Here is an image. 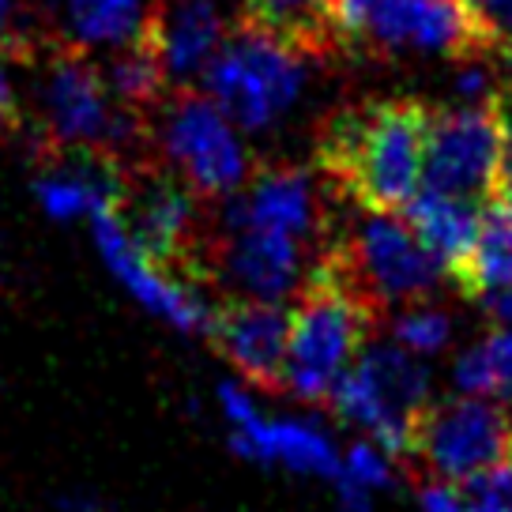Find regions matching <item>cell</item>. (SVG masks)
Instances as JSON below:
<instances>
[{
    "mask_svg": "<svg viewBox=\"0 0 512 512\" xmlns=\"http://www.w3.org/2000/svg\"><path fill=\"white\" fill-rule=\"evenodd\" d=\"M430 102L373 98L328 113L317 128L313 159L328 189L362 211L400 215L422 189Z\"/></svg>",
    "mask_w": 512,
    "mask_h": 512,
    "instance_id": "1",
    "label": "cell"
},
{
    "mask_svg": "<svg viewBox=\"0 0 512 512\" xmlns=\"http://www.w3.org/2000/svg\"><path fill=\"white\" fill-rule=\"evenodd\" d=\"M27 121L34 128L38 159L64 151H95L117 162L155 159L151 117L113 98L102 76V61H95V53L87 49L49 42Z\"/></svg>",
    "mask_w": 512,
    "mask_h": 512,
    "instance_id": "2",
    "label": "cell"
},
{
    "mask_svg": "<svg viewBox=\"0 0 512 512\" xmlns=\"http://www.w3.org/2000/svg\"><path fill=\"white\" fill-rule=\"evenodd\" d=\"M328 31L354 61L433 53L467 64L509 53L497 19L471 0H328Z\"/></svg>",
    "mask_w": 512,
    "mask_h": 512,
    "instance_id": "3",
    "label": "cell"
},
{
    "mask_svg": "<svg viewBox=\"0 0 512 512\" xmlns=\"http://www.w3.org/2000/svg\"><path fill=\"white\" fill-rule=\"evenodd\" d=\"M381 328V305L358 287L336 238L324 245L298 287L287 328V392L324 403Z\"/></svg>",
    "mask_w": 512,
    "mask_h": 512,
    "instance_id": "4",
    "label": "cell"
},
{
    "mask_svg": "<svg viewBox=\"0 0 512 512\" xmlns=\"http://www.w3.org/2000/svg\"><path fill=\"white\" fill-rule=\"evenodd\" d=\"M196 87L226 113L230 125L256 132L275 125L298 102L305 87V57L241 16L204 64Z\"/></svg>",
    "mask_w": 512,
    "mask_h": 512,
    "instance_id": "5",
    "label": "cell"
},
{
    "mask_svg": "<svg viewBox=\"0 0 512 512\" xmlns=\"http://www.w3.org/2000/svg\"><path fill=\"white\" fill-rule=\"evenodd\" d=\"M204 200L159 159L136 162L117 196V219L140 253L189 287L208 283V230Z\"/></svg>",
    "mask_w": 512,
    "mask_h": 512,
    "instance_id": "6",
    "label": "cell"
},
{
    "mask_svg": "<svg viewBox=\"0 0 512 512\" xmlns=\"http://www.w3.org/2000/svg\"><path fill=\"white\" fill-rule=\"evenodd\" d=\"M151 151L204 204H223L253 170L234 125L196 83L170 87L166 102L151 117Z\"/></svg>",
    "mask_w": 512,
    "mask_h": 512,
    "instance_id": "7",
    "label": "cell"
},
{
    "mask_svg": "<svg viewBox=\"0 0 512 512\" xmlns=\"http://www.w3.org/2000/svg\"><path fill=\"white\" fill-rule=\"evenodd\" d=\"M430 403V373L403 347H366L351 362L328 396V407L343 422L362 426L377 448L392 460H407L411 430Z\"/></svg>",
    "mask_w": 512,
    "mask_h": 512,
    "instance_id": "8",
    "label": "cell"
},
{
    "mask_svg": "<svg viewBox=\"0 0 512 512\" xmlns=\"http://www.w3.org/2000/svg\"><path fill=\"white\" fill-rule=\"evenodd\" d=\"M512 456V411L509 403L456 396L426 403L411 430L407 464H415L426 482L460 486L471 475Z\"/></svg>",
    "mask_w": 512,
    "mask_h": 512,
    "instance_id": "9",
    "label": "cell"
},
{
    "mask_svg": "<svg viewBox=\"0 0 512 512\" xmlns=\"http://www.w3.org/2000/svg\"><path fill=\"white\" fill-rule=\"evenodd\" d=\"M497 128L494 95L471 106H430L426 151H422V189L494 200L497 177Z\"/></svg>",
    "mask_w": 512,
    "mask_h": 512,
    "instance_id": "10",
    "label": "cell"
},
{
    "mask_svg": "<svg viewBox=\"0 0 512 512\" xmlns=\"http://www.w3.org/2000/svg\"><path fill=\"white\" fill-rule=\"evenodd\" d=\"M336 245L358 287L381 309L388 302H422L445 275L441 260L418 241L403 215L366 211V219H358L347 238H336Z\"/></svg>",
    "mask_w": 512,
    "mask_h": 512,
    "instance_id": "11",
    "label": "cell"
},
{
    "mask_svg": "<svg viewBox=\"0 0 512 512\" xmlns=\"http://www.w3.org/2000/svg\"><path fill=\"white\" fill-rule=\"evenodd\" d=\"M219 226H264L317 249L332 245V211L320 181L294 162H256L245 185L223 200Z\"/></svg>",
    "mask_w": 512,
    "mask_h": 512,
    "instance_id": "12",
    "label": "cell"
},
{
    "mask_svg": "<svg viewBox=\"0 0 512 512\" xmlns=\"http://www.w3.org/2000/svg\"><path fill=\"white\" fill-rule=\"evenodd\" d=\"M290 313L272 298H226L211 313L208 339L256 392H287Z\"/></svg>",
    "mask_w": 512,
    "mask_h": 512,
    "instance_id": "13",
    "label": "cell"
},
{
    "mask_svg": "<svg viewBox=\"0 0 512 512\" xmlns=\"http://www.w3.org/2000/svg\"><path fill=\"white\" fill-rule=\"evenodd\" d=\"M223 411L234 426L230 445L238 456L256 460V464H279L290 467L298 475H317V479L336 482L343 471V456H339L332 441L317 430V426H305V422H268V418L256 411V403L249 400V392H241L238 384H223L219 392Z\"/></svg>",
    "mask_w": 512,
    "mask_h": 512,
    "instance_id": "14",
    "label": "cell"
},
{
    "mask_svg": "<svg viewBox=\"0 0 512 512\" xmlns=\"http://www.w3.org/2000/svg\"><path fill=\"white\" fill-rule=\"evenodd\" d=\"M91 226H95L98 253L106 256V264L113 268V275L125 283L147 309H155L159 317H166L181 332H208L211 313L215 305L204 302L200 287H189L174 275H166L162 268H155L132 241H128L125 226L117 219L113 204L91 211Z\"/></svg>",
    "mask_w": 512,
    "mask_h": 512,
    "instance_id": "15",
    "label": "cell"
},
{
    "mask_svg": "<svg viewBox=\"0 0 512 512\" xmlns=\"http://www.w3.org/2000/svg\"><path fill=\"white\" fill-rule=\"evenodd\" d=\"M144 31L159 49L170 83L181 87L200 80L204 64L223 46L230 23L219 0H151Z\"/></svg>",
    "mask_w": 512,
    "mask_h": 512,
    "instance_id": "16",
    "label": "cell"
},
{
    "mask_svg": "<svg viewBox=\"0 0 512 512\" xmlns=\"http://www.w3.org/2000/svg\"><path fill=\"white\" fill-rule=\"evenodd\" d=\"M400 215L418 234V241L441 260L445 275L452 279V275L464 268V260L471 256V249H475L479 219H482V200L422 189Z\"/></svg>",
    "mask_w": 512,
    "mask_h": 512,
    "instance_id": "17",
    "label": "cell"
},
{
    "mask_svg": "<svg viewBox=\"0 0 512 512\" xmlns=\"http://www.w3.org/2000/svg\"><path fill=\"white\" fill-rule=\"evenodd\" d=\"M151 0H49V42L76 49H121L144 27Z\"/></svg>",
    "mask_w": 512,
    "mask_h": 512,
    "instance_id": "18",
    "label": "cell"
},
{
    "mask_svg": "<svg viewBox=\"0 0 512 512\" xmlns=\"http://www.w3.org/2000/svg\"><path fill=\"white\" fill-rule=\"evenodd\" d=\"M452 283L467 302H482L486 294L512 287V200L494 196L482 204L475 249Z\"/></svg>",
    "mask_w": 512,
    "mask_h": 512,
    "instance_id": "19",
    "label": "cell"
},
{
    "mask_svg": "<svg viewBox=\"0 0 512 512\" xmlns=\"http://www.w3.org/2000/svg\"><path fill=\"white\" fill-rule=\"evenodd\" d=\"M241 16L283 38L305 61H328L336 53L328 31V0H245Z\"/></svg>",
    "mask_w": 512,
    "mask_h": 512,
    "instance_id": "20",
    "label": "cell"
},
{
    "mask_svg": "<svg viewBox=\"0 0 512 512\" xmlns=\"http://www.w3.org/2000/svg\"><path fill=\"white\" fill-rule=\"evenodd\" d=\"M456 388L460 396H482V400L512 403V332L490 328L486 336L467 347L456 362Z\"/></svg>",
    "mask_w": 512,
    "mask_h": 512,
    "instance_id": "21",
    "label": "cell"
},
{
    "mask_svg": "<svg viewBox=\"0 0 512 512\" xmlns=\"http://www.w3.org/2000/svg\"><path fill=\"white\" fill-rule=\"evenodd\" d=\"M448 336H452V320L437 305H411V309H403L400 317L392 320V339L411 354L441 351Z\"/></svg>",
    "mask_w": 512,
    "mask_h": 512,
    "instance_id": "22",
    "label": "cell"
},
{
    "mask_svg": "<svg viewBox=\"0 0 512 512\" xmlns=\"http://www.w3.org/2000/svg\"><path fill=\"white\" fill-rule=\"evenodd\" d=\"M343 475L351 482H358V486H366L369 494L388 490L392 486V456L384 448L373 445V441H358L343 456Z\"/></svg>",
    "mask_w": 512,
    "mask_h": 512,
    "instance_id": "23",
    "label": "cell"
},
{
    "mask_svg": "<svg viewBox=\"0 0 512 512\" xmlns=\"http://www.w3.org/2000/svg\"><path fill=\"white\" fill-rule=\"evenodd\" d=\"M494 110H497V128H501L494 196H501V200H512V83H505V87H494Z\"/></svg>",
    "mask_w": 512,
    "mask_h": 512,
    "instance_id": "24",
    "label": "cell"
},
{
    "mask_svg": "<svg viewBox=\"0 0 512 512\" xmlns=\"http://www.w3.org/2000/svg\"><path fill=\"white\" fill-rule=\"evenodd\" d=\"M418 505H422V512H512V505L475 501L460 486H448V482H426L418 494Z\"/></svg>",
    "mask_w": 512,
    "mask_h": 512,
    "instance_id": "25",
    "label": "cell"
},
{
    "mask_svg": "<svg viewBox=\"0 0 512 512\" xmlns=\"http://www.w3.org/2000/svg\"><path fill=\"white\" fill-rule=\"evenodd\" d=\"M0 53H8L16 61H31L34 57L23 0H0Z\"/></svg>",
    "mask_w": 512,
    "mask_h": 512,
    "instance_id": "26",
    "label": "cell"
},
{
    "mask_svg": "<svg viewBox=\"0 0 512 512\" xmlns=\"http://www.w3.org/2000/svg\"><path fill=\"white\" fill-rule=\"evenodd\" d=\"M16 57L0 53V136H12L23 128L27 121V106H23V95H19V80H16Z\"/></svg>",
    "mask_w": 512,
    "mask_h": 512,
    "instance_id": "27",
    "label": "cell"
},
{
    "mask_svg": "<svg viewBox=\"0 0 512 512\" xmlns=\"http://www.w3.org/2000/svg\"><path fill=\"white\" fill-rule=\"evenodd\" d=\"M482 309L490 313V317L501 324V328H509L512 332V287H505V290H494V294H486L482 298Z\"/></svg>",
    "mask_w": 512,
    "mask_h": 512,
    "instance_id": "28",
    "label": "cell"
},
{
    "mask_svg": "<svg viewBox=\"0 0 512 512\" xmlns=\"http://www.w3.org/2000/svg\"><path fill=\"white\" fill-rule=\"evenodd\" d=\"M61 509L64 512H98L102 505H98L95 497H87V494H64L61 497Z\"/></svg>",
    "mask_w": 512,
    "mask_h": 512,
    "instance_id": "29",
    "label": "cell"
},
{
    "mask_svg": "<svg viewBox=\"0 0 512 512\" xmlns=\"http://www.w3.org/2000/svg\"><path fill=\"white\" fill-rule=\"evenodd\" d=\"M471 4H479V8H486V12H494L497 0H471Z\"/></svg>",
    "mask_w": 512,
    "mask_h": 512,
    "instance_id": "30",
    "label": "cell"
}]
</instances>
